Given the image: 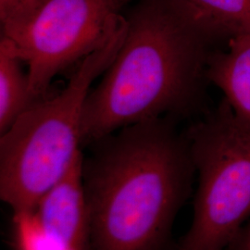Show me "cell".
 <instances>
[{"instance_id":"30bf717a","label":"cell","mask_w":250,"mask_h":250,"mask_svg":"<svg viewBox=\"0 0 250 250\" xmlns=\"http://www.w3.org/2000/svg\"><path fill=\"white\" fill-rule=\"evenodd\" d=\"M13 224L17 250H72L46 232L33 211L13 215Z\"/></svg>"},{"instance_id":"277c9868","label":"cell","mask_w":250,"mask_h":250,"mask_svg":"<svg viewBox=\"0 0 250 250\" xmlns=\"http://www.w3.org/2000/svg\"><path fill=\"white\" fill-rule=\"evenodd\" d=\"M185 133L198 187L193 222L175 250H226L250 217V124L223 98Z\"/></svg>"},{"instance_id":"3957f363","label":"cell","mask_w":250,"mask_h":250,"mask_svg":"<svg viewBox=\"0 0 250 250\" xmlns=\"http://www.w3.org/2000/svg\"><path fill=\"white\" fill-rule=\"evenodd\" d=\"M127 21L73 70L67 85L38 100L0 135V198L13 215L35 210L82 152V118L93 82L107 70Z\"/></svg>"},{"instance_id":"5b68a950","label":"cell","mask_w":250,"mask_h":250,"mask_svg":"<svg viewBox=\"0 0 250 250\" xmlns=\"http://www.w3.org/2000/svg\"><path fill=\"white\" fill-rule=\"evenodd\" d=\"M132 0H0L1 36L27 65L34 102L54 78L102 47L125 20Z\"/></svg>"},{"instance_id":"6da1fadb","label":"cell","mask_w":250,"mask_h":250,"mask_svg":"<svg viewBox=\"0 0 250 250\" xmlns=\"http://www.w3.org/2000/svg\"><path fill=\"white\" fill-rule=\"evenodd\" d=\"M88 146L83 180L89 250H166L196 173L177 120L130 125Z\"/></svg>"},{"instance_id":"52a82bcc","label":"cell","mask_w":250,"mask_h":250,"mask_svg":"<svg viewBox=\"0 0 250 250\" xmlns=\"http://www.w3.org/2000/svg\"><path fill=\"white\" fill-rule=\"evenodd\" d=\"M213 49L250 34V0H166Z\"/></svg>"},{"instance_id":"8992f818","label":"cell","mask_w":250,"mask_h":250,"mask_svg":"<svg viewBox=\"0 0 250 250\" xmlns=\"http://www.w3.org/2000/svg\"><path fill=\"white\" fill-rule=\"evenodd\" d=\"M83 154L50 188L33 211L45 231L72 250H89V210L83 180Z\"/></svg>"},{"instance_id":"9c48e42d","label":"cell","mask_w":250,"mask_h":250,"mask_svg":"<svg viewBox=\"0 0 250 250\" xmlns=\"http://www.w3.org/2000/svg\"><path fill=\"white\" fill-rule=\"evenodd\" d=\"M21 55L5 36L0 37V135L35 102L30 95L28 72Z\"/></svg>"},{"instance_id":"8fae6325","label":"cell","mask_w":250,"mask_h":250,"mask_svg":"<svg viewBox=\"0 0 250 250\" xmlns=\"http://www.w3.org/2000/svg\"><path fill=\"white\" fill-rule=\"evenodd\" d=\"M226 250H250V217L236 232Z\"/></svg>"},{"instance_id":"7a4b0ae2","label":"cell","mask_w":250,"mask_h":250,"mask_svg":"<svg viewBox=\"0 0 250 250\" xmlns=\"http://www.w3.org/2000/svg\"><path fill=\"white\" fill-rule=\"evenodd\" d=\"M125 18L122 45L84 102L83 147L130 125L188 118L204 105L213 48L166 0H139Z\"/></svg>"},{"instance_id":"ba28073f","label":"cell","mask_w":250,"mask_h":250,"mask_svg":"<svg viewBox=\"0 0 250 250\" xmlns=\"http://www.w3.org/2000/svg\"><path fill=\"white\" fill-rule=\"evenodd\" d=\"M208 57L206 75L234 113L250 124V34L231 39Z\"/></svg>"}]
</instances>
